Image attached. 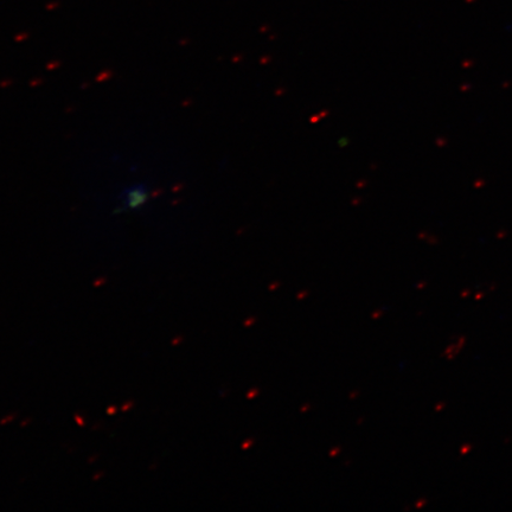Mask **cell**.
<instances>
[{"label": "cell", "instance_id": "1", "mask_svg": "<svg viewBox=\"0 0 512 512\" xmlns=\"http://www.w3.org/2000/svg\"><path fill=\"white\" fill-rule=\"evenodd\" d=\"M146 189L144 187H136L126 191L124 203L127 208L136 209L143 206L146 201Z\"/></svg>", "mask_w": 512, "mask_h": 512}]
</instances>
